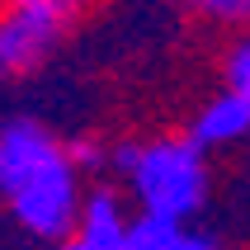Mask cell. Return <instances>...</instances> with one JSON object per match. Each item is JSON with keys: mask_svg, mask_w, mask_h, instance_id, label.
<instances>
[{"mask_svg": "<svg viewBox=\"0 0 250 250\" xmlns=\"http://www.w3.org/2000/svg\"><path fill=\"white\" fill-rule=\"evenodd\" d=\"M85 180L66 156V142L38 118L0 123V208L24 236L62 246L76 231Z\"/></svg>", "mask_w": 250, "mask_h": 250, "instance_id": "1", "label": "cell"}, {"mask_svg": "<svg viewBox=\"0 0 250 250\" xmlns=\"http://www.w3.org/2000/svg\"><path fill=\"white\" fill-rule=\"evenodd\" d=\"M109 184L127 198L132 217L194 227L212 203V161L184 137L113 142Z\"/></svg>", "mask_w": 250, "mask_h": 250, "instance_id": "2", "label": "cell"}, {"mask_svg": "<svg viewBox=\"0 0 250 250\" xmlns=\"http://www.w3.org/2000/svg\"><path fill=\"white\" fill-rule=\"evenodd\" d=\"M81 19L76 0H14L0 5V81H28L66 47Z\"/></svg>", "mask_w": 250, "mask_h": 250, "instance_id": "3", "label": "cell"}, {"mask_svg": "<svg viewBox=\"0 0 250 250\" xmlns=\"http://www.w3.org/2000/svg\"><path fill=\"white\" fill-rule=\"evenodd\" d=\"M194 151H203L212 161L217 151H241L250 142V104L231 90H217L212 99H203L189 118V127L180 132Z\"/></svg>", "mask_w": 250, "mask_h": 250, "instance_id": "4", "label": "cell"}, {"mask_svg": "<svg viewBox=\"0 0 250 250\" xmlns=\"http://www.w3.org/2000/svg\"><path fill=\"white\" fill-rule=\"evenodd\" d=\"M132 227V208L113 184H85L81 212H76V231L71 241L81 250H118Z\"/></svg>", "mask_w": 250, "mask_h": 250, "instance_id": "5", "label": "cell"}, {"mask_svg": "<svg viewBox=\"0 0 250 250\" xmlns=\"http://www.w3.org/2000/svg\"><path fill=\"white\" fill-rule=\"evenodd\" d=\"M118 250H222V241L212 236L203 222H156V217H132L127 236Z\"/></svg>", "mask_w": 250, "mask_h": 250, "instance_id": "6", "label": "cell"}, {"mask_svg": "<svg viewBox=\"0 0 250 250\" xmlns=\"http://www.w3.org/2000/svg\"><path fill=\"white\" fill-rule=\"evenodd\" d=\"M66 156L76 175L90 184H109V170H113V142H99V137H81V142H66Z\"/></svg>", "mask_w": 250, "mask_h": 250, "instance_id": "7", "label": "cell"}, {"mask_svg": "<svg viewBox=\"0 0 250 250\" xmlns=\"http://www.w3.org/2000/svg\"><path fill=\"white\" fill-rule=\"evenodd\" d=\"M222 90H231V95H241L250 104V33L227 42V52H222Z\"/></svg>", "mask_w": 250, "mask_h": 250, "instance_id": "8", "label": "cell"}, {"mask_svg": "<svg viewBox=\"0 0 250 250\" xmlns=\"http://www.w3.org/2000/svg\"><path fill=\"white\" fill-rule=\"evenodd\" d=\"M194 14L208 19V24H227V28H246L250 33V0H198Z\"/></svg>", "mask_w": 250, "mask_h": 250, "instance_id": "9", "label": "cell"}, {"mask_svg": "<svg viewBox=\"0 0 250 250\" xmlns=\"http://www.w3.org/2000/svg\"><path fill=\"white\" fill-rule=\"evenodd\" d=\"M52 250H81V246H76V241H62V246H52Z\"/></svg>", "mask_w": 250, "mask_h": 250, "instance_id": "10", "label": "cell"}]
</instances>
